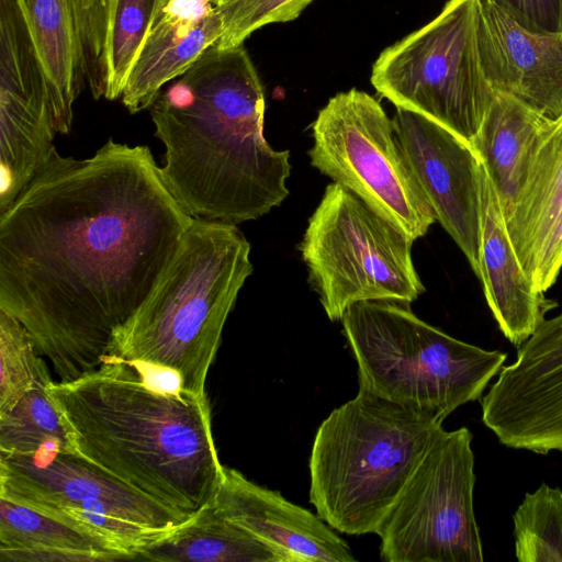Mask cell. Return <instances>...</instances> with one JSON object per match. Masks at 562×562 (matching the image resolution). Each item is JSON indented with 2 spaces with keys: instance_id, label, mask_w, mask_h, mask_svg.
Segmentation results:
<instances>
[{
  "instance_id": "1",
  "label": "cell",
  "mask_w": 562,
  "mask_h": 562,
  "mask_svg": "<svg viewBox=\"0 0 562 562\" xmlns=\"http://www.w3.org/2000/svg\"><path fill=\"white\" fill-rule=\"evenodd\" d=\"M190 216L148 146L109 138L93 156L56 148L0 213V308L61 382L97 369L148 296Z\"/></svg>"
},
{
  "instance_id": "2",
  "label": "cell",
  "mask_w": 562,
  "mask_h": 562,
  "mask_svg": "<svg viewBox=\"0 0 562 562\" xmlns=\"http://www.w3.org/2000/svg\"><path fill=\"white\" fill-rule=\"evenodd\" d=\"M148 110L161 179L190 216L236 225L288 196L290 155L265 138L263 90L243 45L209 47Z\"/></svg>"
},
{
  "instance_id": "3",
  "label": "cell",
  "mask_w": 562,
  "mask_h": 562,
  "mask_svg": "<svg viewBox=\"0 0 562 562\" xmlns=\"http://www.w3.org/2000/svg\"><path fill=\"white\" fill-rule=\"evenodd\" d=\"M47 391L74 453L182 514L212 503L224 467L205 393L159 391L113 356Z\"/></svg>"
},
{
  "instance_id": "4",
  "label": "cell",
  "mask_w": 562,
  "mask_h": 562,
  "mask_svg": "<svg viewBox=\"0 0 562 562\" xmlns=\"http://www.w3.org/2000/svg\"><path fill=\"white\" fill-rule=\"evenodd\" d=\"M249 256L235 224L193 217L154 289L113 333L108 356L169 368L183 389L204 394L225 322L254 269Z\"/></svg>"
},
{
  "instance_id": "5",
  "label": "cell",
  "mask_w": 562,
  "mask_h": 562,
  "mask_svg": "<svg viewBox=\"0 0 562 562\" xmlns=\"http://www.w3.org/2000/svg\"><path fill=\"white\" fill-rule=\"evenodd\" d=\"M443 420L359 390L315 434L308 468L316 514L341 533L376 535Z\"/></svg>"
},
{
  "instance_id": "6",
  "label": "cell",
  "mask_w": 562,
  "mask_h": 562,
  "mask_svg": "<svg viewBox=\"0 0 562 562\" xmlns=\"http://www.w3.org/2000/svg\"><path fill=\"white\" fill-rule=\"evenodd\" d=\"M406 305L358 302L340 319L358 364L359 390L446 419L482 397L507 355L459 340Z\"/></svg>"
},
{
  "instance_id": "7",
  "label": "cell",
  "mask_w": 562,
  "mask_h": 562,
  "mask_svg": "<svg viewBox=\"0 0 562 562\" xmlns=\"http://www.w3.org/2000/svg\"><path fill=\"white\" fill-rule=\"evenodd\" d=\"M413 241L352 191L329 183L300 244L327 317L340 321L363 301H415L425 288L412 260Z\"/></svg>"
},
{
  "instance_id": "8",
  "label": "cell",
  "mask_w": 562,
  "mask_h": 562,
  "mask_svg": "<svg viewBox=\"0 0 562 562\" xmlns=\"http://www.w3.org/2000/svg\"><path fill=\"white\" fill-rule=\"evenodd\" d=\"M0 497L95 535L127 560L191 518L71 451L0 456Z\"/></svg>"
},
{
  "instance_id": "9",
  "label": "cell",
  "mask_w": 562,
  "mask_h": 562,
  "mask_svg": "<svg viewBox=\"0 0 562 562\" xmlns=\"http://www.w3.org/2000/svg\"><path fill=\"white\" fill-rule=\"evenodd\" d=\"M480 0H449L428 24L385 48L371 83L396 108L418 113L470 143L495 92L476 37Z\"/></svg>"
},
{
  "instance_id": "10",
  "label": "cell",
  "mask_w": 562,
  "mask_h": 562,
  "mask_svg": "<svg viewBox=\"0 0 562 562\" xmlns=\"http://www.w3.org/2000/svg\"><path fill=\"white\" fill-rule=\"evenodd\" d=\"M311 165L352 191L413 240L436 221L396 138L393 120L369 93H337L313 123Z\"/></svg>"
},
{
  "instance_id": "11",
  "label": "cell",
  "mask_w": 562,
  "mask_h": 562,
  "mask_svg": "<svg viewBox=\"0 0 562 562\" xmlns=\"http://www.w3.org/2000/svg\"><path fill=\"white\" fill-rule=\"evenodd\" d=\"M472 434L442 429L432 440L376 535L386 562H481L475 519Z\"/></svg>"
},
{
  "instance_id": "12",
  "label": "cell",
  "mask_w": 562,
  "mask_h": 562,
  "mask_svg": "<svg viewBox=\"0 0 562 562\" xmlns=\"http://www.w3.org/2000/svg\"><path fill=\"white\" fill-rule=\"evenodd\" d=\"M497 375L481 401L484 425L506 447L562 451V312L544 319Z\"/></svg>"
},
{
  "instance_id": "13",
  "label": "cell",
  "mask_w": 562,
  "mask_h": 562,
  "mask_svg": "<svg viewBox=\"0 0 562 562\" xmlns=\"http://www.w3.org/2000/svg\"><path fill=\"white\" fill-rule=\"evenodd\" d=\"M396 138L436 221L479 277L481 161L471 145L442 125L396 108Z\"/></svg>"
},
{
  "instance_id": "14",
  "label": "cell",
  "mask_w": 562,
  "mask_h": 562,
  "mask_svg": "<svg viewBox=\"0 0 562 562\" xmlns=\"http://www.w3.org/2000/svg\"><path fill=\"white\" fill-rule=\"evenodd\" d=\"M49 87L16 0H0V155L14 165L44 160L56 134Z\"/></svg>"
},
{
  "instance_id": "15",
  "label": "cell",
  "mask_w": 562,
  "mask_h": 562,
  "mask_svg": "<svg viewBox=\"0 0 562 562\" xmlns=\"http://www.w3.org/2000/svg\"><path fill=\"white\" fill-rule=\"evenodd\" d=\"M476 37L483 74L495 93L537 113L562 114V33L528 31L490 0H480Z\"/></svg>"
},
{
  "instance_id": "16",
  "label": "cell",
  "mask_w": 562,
  "mask_h": 562,
  "mask_svg": "<svg viewBox=\"0 0 562 562\" xmlns=\"http://www.w3.org/2000/svg\"><path fill=\"white\" fill-rule=\"evenodd\" d=\"M215 510L274 550L282 562H351L348 543L317 514L224 467Z\"/></svg>"
},
{
  "instance_id": "17",
  "label": "cell",
  "mask_w": 562,
  "mask_h": 562,
  "mask_svg": "<svg viewBox=\"0 0 562 562\" xmlns=\"http://www.w3.org/2000/svg\"><path fill=\"white\" fill-rule=\"evenodd\" d=\"M505 222L531 284L546 293L562 269V114L543 131Z\"/></svg>"
},
{
  "instance_id": "18",
  "label": "cell",
  "mask_w": 562,
  "mask_h": 562,
  "mask_svg": "<svg viewBox=\"0 0 562 562\" xmlns=\"http://www.w3.org/2000/svg\"><path fill=\"white\" fill-rule=\"evenodd\" d=\"M223 33L212 0H158L149 30L123 89L131 113L148 109L169 81L184 72Z\"/></svg>"
},
{
  "instance_id": "19",
  "label": "cell",
  "mask_w": 562,
  "mask_h": 562,
  "mask_svg": "<svg viewBox=\"0 0 562 562\" xmlns=\"http://www.w3.org/2000/svg\"><path fill=\"white\" fill-rule=\"evenodd\" d=\"M480 200L477 278L498 328L518 347L558 304L536 290L525 272L509 238L498 195L482 162Z\"/></svg>"
},
{
  "instance_id": "20",
  "label": "cell",
  "mask_w": 562,
  "mask_h": 562,
  "mask_svg": "<svg viewBox=\"0 0 562 562\" xmlns=\"http://www.w3.org/2000/svg\"><path fill=\"white\" fill-rule=\"evenodd\" d=\"M550 120L509 95L495 93L469 143L494 186L505 220L516 203Z\"/></svg>"
},
{
  "instance_id": "21",
  "label": "cell",
  "mask_w": 562,
  "mask_h": 562,
  "mask_svg": "<svg viewBox=\"0 0 562 562\" xmlns=\"http://www.w3.org/2000/svg\"><path fill=\"white\" fill-rule=\"evenodd\" d=\"M45 70L55 128L68 134L85 83L76 0H16Z\"/></svg>"
},
{
  "instance_id": "22",
  "label": "cell",
  "mask_w": 562,
  "mask_h": 562,
  "mask_svg": "<svg viewBox=\"0 0 562 562\" xmlns=\"http://www.w3.org/2000/svg\"><path fill=\"white\" fill-rule=\"evenodd\" d=\"M134 560L282 562L274 550L220 515L212 503L171 533L140 549Z\"/></svg>"
},
{
  "instance_id": "23",
  "label": "cell",
  "mask_w": 562,
  "mask_h": 562,
  "mask_svg": "<svg viewBox=\"0 0 562 562\" xmlns=\"http://www.w3.org/2000/svg\"><path fill=\"white\" fill-rule=\"evenodd\" d=\"M0 548L66 550L93 554L102 561L127 560L104 539L3 497Z\"/></svg>"
},
{
  "instance_id": "24",
  "label": "cell",
  "mask_w": 562,
  "mask_h": 562,
  "mask_svg": "<svg viewBox=\"0 0 562 562\" xmlns=\"http://www.w3.org/2000/svg\"><path fill=\"white\" fill-rule=\"evenodd\" d=\"M50 383L36 384L11 411L0 415V456L71 451L60 414L47 391Z\"/></svg>"
},
{
  "instance_id": "25",
  "label": "cell",
  "mask_w": 562,
  "mask_h": 562,
  "mask_svg": "<svg viewBox=\"0 0 562 562\" xmlns=\"http://www.w3.org/2000/svg\"><path fill=\"white\" fill-rule=\"evenodd\" d=\"M158 0H111L104 50V97L121 98Z\"/></svg>"
},
{
  "instance_id": "26",
  "label": "cell",
  "mask_w": 562,
  "mask_h": 562,
  "mask_svg": "<svg viewBox=\"0 0 562 562\" xmlns=\"http://www.w3.org/2000/svg\"><path fill=\"white\" fill-rule=\"evenodd\" d=\"M520 562H562V491L542 483L526 493L513 515Z\"/></svg>"
},
{
  "instance_id": "27",
  "label": "cell",
  "mask_w": 562,
  "mask_h": 562,
  "mask_svg": "<svg viewBox=\"0 0 562 562\" xmlns=\"http://www.w3.org/2000/svg\"><path fill=\"white\" fill-rule=\"evenodd\" d=\"M0 415L38 383L53 382L26 328L0 308Z\"/></svg>"
},
{
  "instance_id": "28",
  "label": "cell",
  "mask_w": 562,
  "mask_h": 562,
  "mask_svg": "<svg viewBox=\"0 0 562 562\" xmlns=\"http://www.w3.org/2000/svg\"><path fill=\"white\" fill-rule=\"evenodd\" d=\"M311 1L218 0L223 33L216 45L221 48L243 45L254 31L266 24L296 19Z\"/></svg>"
},
{
  "instance_id": "29",
  "label": "cell",
  "mask_w": 562,
  "mask_h": 562,
  "mask_svg": "<svg viewBox=\"0 0 562 562\" xmlns=\"http://www.w3.org/2000/svg\"><path fill=\"white\" fill-rule=\"evenodd\" d=\"M111 0H76L83 78L94 99L104 97V50Z\"/></svg>"
},
{
  "instance_id": "30",
  "label": "cell",
  "mask_w": 562,
  "mask_h": 562,
  "mask_svg": "<svg viewBox=\"0 0 562 562\" xmlns=\"http://www.w3.org/2000/svg\"><path fill=\"white\" fill-rule=\"evenodd\" d=\"M524 29L562 33V0H490Z\"/></svg>"
},
{
  "instance_id": "31",
  "label": "cell",
  "mask_w": 562,
  "mask_h": 562,
  "mask_svg": "<svg viewBox=\"0 0 562 562\" xmlns=\"http://www.w3.org/2000/svg\"><path fill=\"white\" fill-rule=\"evenodd\" d=\"M212 1H214L216 3L218 0H212Z\"/></svg>"
}]
</instances>
